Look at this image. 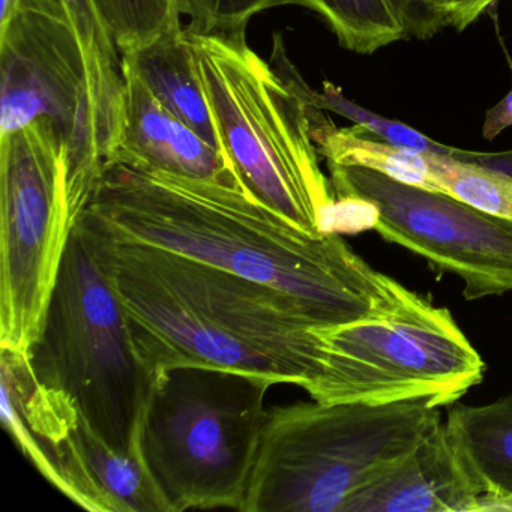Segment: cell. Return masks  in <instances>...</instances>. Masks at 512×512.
I'll list each match as a JSON object with an SVG mask.
<instances>
[{
  "label": "cell",
  "mask_w": 512,
  "mask_h": 512,
  "mask_svg": "<svg viewBox=\"0 0 512 512\" xmlns=\"http://www.w3.org/2000/svg\"><path fill=\"white\" fill-rule=\"evenodd\" d=\"M83 218L112 241L160 248L271 287L320 328L394 313L412 292L337 233L308 235L238 184L107 163Z\"/></svg>",
  "instance_id": "obj_1"
},
{
  "label": "cell",
  "mask_w": 512,
  "mask_h": 512,
  "mask_svg": "<svg viewBox=\"0 0 512 512\" xmlns=\"http://www.w3.org/2000/svg\"><path fill=\"white\" fill-rule=\"evenodd\" d=\"M103 236L134 344L154 376L218 368L302 389L316 379L320 326L295 301L188 257Z\"/></svg>",
  "instance_id": "obj_2"
},
{
  "label": "cell",
  "mask_w": 512,
  "mask_h": 512,
  "mask_svg": "<svg viewBox=\"0 0 512 512\" xmlns=\"http://www.w3.org/2000/svg\"><path fill=\"white\" fill-rule=\"evenodd\" d=\"M26 356L35 379L73 401L112 448H139L140 418L157 376L137 352L104 236L83 217L71 233L41 334Z\"/></svg>",
  "instance_id": "obj_3"
},
{
  "label": "cell",
  "mask_w": 512,
  "mask_h": 512,
  "mask_svg": "<svg viewBox=\"0 0 512 512\" xmlns=\"http://www.w3.org/2000/svg\"><path fill=\"white\" fill-rule=\"evenodd\" d=\"M221 149L248 196L311 236L335 209L308 104L247 41L187 29Z\"/></svg>",
  "instance_id": "obj_4"
},
{
  "label": "cell",
  "mask_w": 512,
  "mask_h": 512,
  "mask_svg": "<svg viewBox=\"0 0 512 512\" xmlns=\"http://www.w3.org/2000/svg\"><path fill=\"white\" fill-rule=\"evenodd\" d=\"M440 422L428 400L275 407L242 512H344Z\"/></svg>",
  "instance_id": "obj_5"
},
{
  "label": "cell",
  "mask_w": 512,
  "mask_h": 512,
  "mask_svg": "<svg viewBox=\"0 0 512 512\" xmlns=\"http://www.w3.org/2000/svg\"><path fill=\"white\" fill-rule=\"evenodd\" d=\"M271 383L218 368L158 374L137 445L169 512L242 511L268 424Z\"/></svg>",
  "instance_id": "obj_6"
},
{
  "label": "cell",
  "mask_w": 512,
  "mask_h": 512,
  "mask_svg": "<svg viewBox=\"0 0 512 512\" xmlns=\"http://www.w3.org/2000/svg\"><path fill=\"white\" fill-rule=\"evenodd\" d=\"M70 143L38 119L0 134V347L28 352L47 307L74 227Z\"/></svg>",
  "instance_id": "obj_7"
},
{
  "label": "cell",
  "mask_w": 512,
  "mask_h": 512,
  "mask_svg": "<svg viewBox=\"0 0 512 512\" xmlns=\"http://www.w3.org/2000/svg\"><path fill=\"white\" fill-rule=\"evenodd\" d=\"M322 365L305 388L319 403H457L484 379L478 350L448 308L410 292L394 313L319 328Z\"/></svg>",
  "instance_id": "obj_8"
},
{
  "label": "cell",
  "mask_w": 512,
  "mask_h": 512,
  "mask_svg": "<svg viewBox=\"0 0 512 512\" xmlns=\"http://www.w3.org/2000/svg\"><path fill=\"white\" fill-rule=\"evenodd\" d=\"M0 134L38 119L70 143L71 188L85 214L110 157L76 28L59 0H17L0 20Z\"/></svg>",
  "instance_id": "obj_9"
},
{
  "label": "cell",
  "mask_w": 512,
  "mask_h": 512,
  "mask_svg": "<svg viewBox=\"0 0 512 512\" xmlns=\"http://www.w3.org/2000/svg\"><path fill=\"white\" fill-rule=\"evenodd\" d=\"M334 193L368 206L373 229L391 244L464 283L467 301L512 292V221L449 194L413 187L362 167L328 164Z\"/></svg>",
  "instance_id": "obj_10"
},
{
  "label": "cell",
  "mask_w": 512,
  "mask_h": 512,
  "mask_svg": "<svg viewBox=\"0 0 512 512\" xmlns=\"http://www.w3.org/2000/svg\"><path fill=\"white\" fill-rule=\"evenodd\" d=\"M122 73L124 112L118 142L107 163L241 185L226 154L167 110L124 56Z\"/></svg>",
  "instance_id": "obj_11"
},
{
  "label": "cell",
  "mask_w": 512,
  "mask_h": 512,
  "mask_svg": "<svg viewBox=\"0 0 512 512\" xmlns=\"http://www.w3.org/2000/svg\"><path fill=\"white\" fill-rule=\"evenodd\" d=\"M479 497L442 421L344 512H476Z\"/></svg>",
  "instance_id": "obj_12"
},
{
  "label": "cell",
  "mask_w": 512,
  "mask_h": 512,
  "mask_svg": "<svg viewBox=\"0 0 512 512\" xmlns=\"http://www.w3.org/2000/svg\"><path fill=\"white\" fill-rule=\"evenodd\" d=\"M445 427L479 500L512 497V392L482 406L455 404Z\"/></svg>",
  "instance_id": "obj_13"
},
{
  "label": "cell",
  "mask_w": 512,
  "mask_h": 512,
  "mask_svg": "<svg viewBox=\"0 0 512 512\" xmlns=\"http://www.w3.org/2000/svg\"><path fill=\"white\" fill-rule=\"evenodd\" d=\"M167 110L221 149L187 29L173 32L139 52L124 55ZM223 151V149H221Z\"/></svg>",
  "instance_id": "obj_14"
},
{
  "label": "cell",
  "mask_w": 512,
  "mask_h": 512,
  "mask_svg": "<svg viewBox=\"0 0 512 512\" xmlns=\"http://www.w3.org/2000/svg\"><path fill=\"white\" fill-rule=\"evenodd\" d=\"M323 112L325 110L317 107H308L311 136L319 155L326 158V163L362 167L403 184L443 193L434 175L431 154H419L389 145L358 125L337 128Z\"/></svg>",
  "instance_id": "obj_15"
},
{
  "label": "cell",
  "mask_w": 512,
  "mask_h": 512,
  "mask_svg": "<svg viewBox=\"0 0 512 512\" xmlns=\"http://www.w3.org/2000/svg\"><path fill=\"white\" fill-rule=\"evenodd\" d=\"M76 28L88 65L89 82L109 143L110 157L118 142L124 112L122 56L116 49L94 0H59Z\"/></svg>",
  "instance_id": "obj_16"
},
{
  "label": "cell",
  "mask_w": 512,
  "mask_h": 512,
  "mask_svg": "<svg viewBox=\"0 0 512 512\" xmlns=\"http://www.w3.org/2000/svg\"><path fill=\"white\" fill-rule=\"evenodd\" d=\"M314 11L350 52L371 55L407 38L388 0H290Z\"/></svg>",
  "instance_id": "obj_17"
},
{
  "label": "cell",
  "mask_w": 512,
  "mask_h": 512,
  "mask_svg": "<svg viewBox=\"0 0 512 512\" xmlns=\"http://www.w3.org/2000/svg\"><path fill=\"white\" fill-rule=\"evenodd\" d=\"M121 56L181 31L178 0H94Z\"/></svg>",
  "instance_id": "obj_18"
},
{
  "label": "cell",
  "mask_w": 512,
  "mask_h": 512,
  "mask_svg": "<svg viewBox=\"0 0 512 512\" xmlns=\"http://www.w3.org/2000/svg\"><path fill=\"white\" fill-rule=\"evenodd\" d=\"M431 161L443 193L479 211L512 221V178L443 155H431Z\"/></svg>",
  "instance_id": "obj_19"
},
{
  "label": "cell",
  "mask_w": 512,
  "mask_h": 512,
  "mask_svg": "<svg viewBox=\"0 0 512 512\" xmlns=\"http://www.w3.org/2000/svg\"><path fill=\"white\" fill-rule=\"evenodd\" d=\"M188 31L226 40L244 41L248 23L257 14L290 5V0H178Z\"/></svg>",
  "instance_id": "obj_20"
},
{
  "label": "cell",
  "mask_w": 512,
  "mask_h": 512,
  "mask_svg": "<svg viewBox=\"0 0 512 512\" xmlns=\"http://www.w3.org/2000/svg\"><path fill=\"white\" fill-rule=\"evenodd\" d=\"M407 37L430 40L448 26L445 0H388Z\"/></svg>",
  "instance_id": "obj_21"
},
{
  "label": "cell",
  "mask_w": 512,
  "mask_h": 512,
  "mask_svg": "<svg viewBox=\"0 0 512 512\" xmlns=\"http://www.w3.org/2000/svg\"><path fill=\"white\" fill-rule=\"evenodd\" d=\"M496 2L499 0H445L446 22L451 28L464 31Z\"/></svg>",
  "instance_id": "obj_22"
},
{
  "label": "cell",
  "mask_w": 512,
  "mask_h": 512,
  "mask_svg": "<svg viewBox=\"0 0 512 512\" xmlns=\"http://www.w3.org/2000/svg\"><path fill=\"white\" fill-rule=\"evenodd\" d=\"M451 157L512 178V149L505 152H478L454 148Z\"/></svg>",
  "instance_id": "obj_23"
},
{
  "label": "cell",
  "mask_w": 512,
  "mask_h": 512,
  "mask_svg": "<svg viewBox=\"0 0 512 512\" xmlns=\"http://www.w3.org/2000/svg\"><path fill=\"white\" fill-rule=\"evenodd\" d=\"M509 127H512V91L488 110L482 127V136L487 140H493Z\"/></svg>",
  "instance_id": "obj_24"
}]
</instances>
